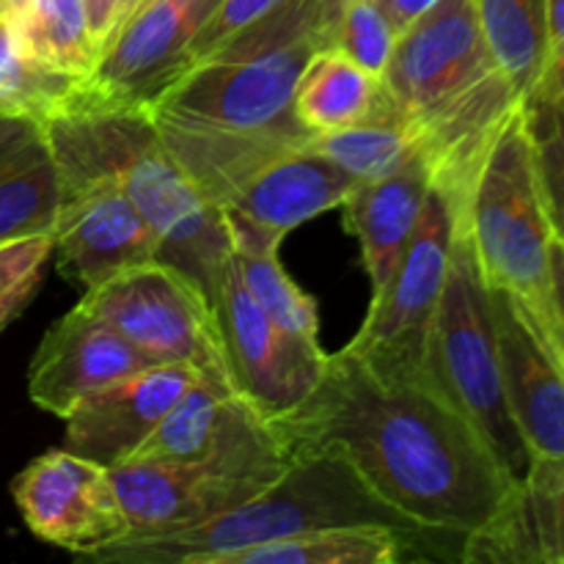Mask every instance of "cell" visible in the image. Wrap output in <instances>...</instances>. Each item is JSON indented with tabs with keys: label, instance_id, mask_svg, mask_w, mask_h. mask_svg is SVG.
<instances>
[{
	"label": "cell",
	"instance_id": "cell-1",
	"mask_svg": "<svg viewBox=\"0 0 564 564\" xmlns=\"http://www.w3.org/2000/svg\"><path fill=\"white\" fill-rule=\"evenodd\" d=\"M275 433L292 455H330L413 532L471 538L512 501L518 479L427 375L383 372L341 347Z\"/></svg>",
	"mask_w": 564,
	"mask_h": 564
},
{
	"label": "cell",
	"instance_id": "cell-2",
	"mask_svg": "<svg viewBox=\"0 0 564 564\" xmlns=\"http://www.w3.org/2000/svg\"><path fill=\"white\" fill-rule=\"evenodd\" d=\"M42 127L53 158L80 160L119 180L160 237V262L196 281L213 303L231 259L229 229L169 152L147 105L97 102L75 91Z\"/></svg>",
	"mask_w": 564,
	"mask_h": 564
},
{
	"label": "cell",
	"instance_id": "cell-3",
	"mask_svg": "<svg viewBox=\"0 0 564 564\" xmlns=\"http://www.w3.org/2000/svg\"><path fill=\"white\" fill-rule=\"evenodd\" d=\"M345 0H284L204 58L152 102V119L226 132H306L292 113L303 66L330 44Z\"/></svg>",
	"mask_w": 564,
	"mask_h": 564
},
{
	"label": "cell",
	"instance_id": "cell-4",
	"mask_svg": "<svg viewBox=\"0 0 564 564\" xmlns=\"http://www.w3.org/2000/svg\"><path fill=\"white\" fill-rule=\"evenodd\" d=\"M356 523H383L413 534L402 518L369 494L350 466L330 455H295L273 485L235 510L176 532L124 534L86 560L110 564H229L231 556L273 540Z\"/></svg>",
	"mask_w": 564,
	"mask_h": 564
},
{
	"label": "cell",
	"instance_id": "cell-5",
	"mask_svg": "<svg viewBox=\"0 0 564 564\" xmlns=\"http://www.w3.org/2000/svg\"><path fill=\"white\" fill-rule=\"evenodd\" d=\"M468 240L490 290H505L532 314L551 345V224L521 108L496 132L466 209ZM554 347V345H551Z\"/></svg>",
	"mask_w": 564,
	"mask_h": 564
},
{
	"label": "cell",
	"instance_id": "cell-6",
	"mask_svg": "<svg viewBox=\"0 0 564 564\" xmlns=\"http://www.w3.org/2000/svg\"><path fill=\"white\" fill-rule=\"evenodd\" d=\"M422 372L485 435L507 471L523 482L532 455L507 408L490 290L479 273L463 215L452 242L444 295L424 347Z\"/></svg>",
	"mask_w": 564,
	"mask_h": 564
},
{
	"label": "cell",
	"instance_id": "cell-7",
	"mask_svg": "<svg viewBox=\"0 0 564 564\" xmlns=\"http://www.w3.org/2000/svg\"><path fill=\"white\" fill-rule=\"evenodd\" d=\"M80 306L119 330L154 364H185L231 383L209 297L169 262H143L83 292Z\"/></svg>",
	"mask_w": 564,
	"mask_h": 564
},
{
	"label": "cell",
	"instance_id": "cell-8",
	"mask_svg": "<svg viewBox=\"0 0 564 564\" xmlns=\"http://www.w3.org/2000/svg\"><path fill=\"white\" fill-rule=\"evenodd\" d=\"M460 213L449 196L430 185L422 218L391 279L369 301L358 334L347 352L383 372H422L433 317L444 295Z\"/></svg>",
	"mask_w": 564,
	"mask_h": 564
},
{
	"label": "cell",
	"instance_id": "cell-9",
	"mask_svg": "<svg viewBox=\"0 0 564 564\" xmlns=\"http://www.w3.org/2000/svg\"><path fill=\"white\" fill-rule=\"evenodd\" d=\"M61 204L53 220V257L83 292L124 270L160 259V237L119 180L97 165L55 158Z\"/></svg>",
	"mask_w": 564,
	"mask_h": 564
},
{
	"label": "cell",
	"instance_id": "cell-10",
	"mask_svg": "<svg viewBox=\"0 0 564 564\" xmlns=\"http://www.w3.org/2000/svg\"><path fill=\"white\" fill-rule=\"evenodd\" d=\"M496 75L471 0H438L400 33L380 83L416 130Z\"/></svg>",
	"mask_w": 564,
	"mask_h": 564
},
{
	"label": "cell",
	"instance_id": "cell-11",
	"mask_svg": "<svg viewBox=\"0 0 564 564\" xmlns=\"http://www.w3.org/2000/svg\"><path fill=\"white\" fill-rule=\"evenodd\" d=\"M213 312L231 383L264 419L273 422L284 416L312 394L325 372L328 352L319 347V339H303L279 328L248 295L235 259L226 264Z\"/></svg>",
	"mask_w": 564,
	"mask_h": 564
},
{
	"label": "cell",
	"instance_id": "cell-12",
	"mask_svg": "<svg viewBox=\"0 0 564 564\" xmlns=\"http://www.w3.org/2000/svg\"><path fill=\"white\" fill-rule=\"evenodd\" d=\"M292 460H127L110 468L130 532L158 534L198 527L273 485Z\"/></svg>",
	"mask_w": 564,
	"mask_h": 564
},
{
	"label": "cell",
	"instance_id": "cell-13",
	"mask_svg": "<svg viewBox=\"0 0 564 564\" xmlns=\"http://www.w3.org/2000/svg\"><path fill=\"white\" fill-rule=\"evenodd\" d=\"M25 527L39 540L86 560L130 532L110 468L72 449H50L11 482Z\"/></svg>",
	"mask_w": 564,
	"mask_h": 564
},
{
	"label": "cell",
	"instance_id": "cell-14",
	"mask_svg": "<svg viewBox=\"0 0 564 564\" xmlns=\"http://www.w3.org/2000/svg\"><path fill=\"white\" fill-rule=\"evenodd\" d=\"M218 0H147L105 36L77 94L97 102L149 105L191 61Z\"/></svg>",
	"mask_w": 564,
	"mask_h": 564
},
{
	"label": "cell",
	"instance_id": "cell-15",
	"mask_svg": "<svg viewBox=\"0 0 564 564\" xmlns=\"http://www.w3.org/2000/svg\"><path fill=\"white\" fill-rule=\"evenodd\" d=\"M132 460H295L273 422L264 419L235 383L198 378L165 413Z\"/></svg>",
	"mask_w": 564,
	"mask_h": 564
},
{
	"label": "cell",
	"instance_id": "cell-16",
	"mask_svg": "<svg viewBox=\"0 0 564 564\" xmlns=\"http://www.w3.org/2000/svg\"><path fill=\"white\" fill-rule=\"evenodd\" d=\"M490 290V286H488ZM501 383L532 460L564 457V364L532 314L505 290H490Z\"/></svg>",
	"mask_w": 564,
	"mask_h": 564
},
{
	"label": "cell",
	"instance_id": "cell-17",
	"mask_svg": "<svg viewBox=\"0 0 564 564\" xmlns=\"http://www.w3.org/2000/svg\"><path fill=\"white\" fill-rule=\"evenodd\" d=\"M356 187V176L314 152L306 141L253 171L220 204V215L229 237L251 235L281 246L292 229L341 207Z\"/></svg>",
	"mask_w": 564,
	"mask_h": 564
},
{
	"label": "cell",
	"instance_id": "cell-18",
	"mask_svg": "<svg viewBox=\"0 0 564 564\" xmlns=\"http://www.w3.org/2000/svg\"><path fill=\"white\" fill-rule=\"evenodd\" d=\"M149 367L158 364L77 303L39 341L28 369V397L42 411L66 419L88 394Z\"/></svg>",
	"mask_w": 564,
	"mask_h": 564
},
{
	"label": "cell",
	"instance_id": "cell-19",
	"mask_svg": "<svg viewBox=\"0 0 564 564\" xmlns=\"http://www.w3.org/2000/svg\"><path fill=\"white\" fill-rule=\"evenodd\" d=\"M198 378L185 364H158L94 391L64 419V446L108 468L132 460Z\"/></svg>",
	"mask_w": 564,
	"mask_h": 564
},
{
	"label": "cell",
	"instance_id": "cell-20",
	"mask_svg": "<svg viewBox=\"0 0 564 564\" xmlns=\"http://www.w3.org/2000/svg\"><path fill=\"white\" fill-rule=\"evenodd\" d=\"M430 185L433 180L427 163L419 158L394 174L358 182L350 198L341 204L347 226L361 246V262L372 284V295L400 264L422 218Z\"/></svg>",
	"mask_w": 564,
	"mask_h": 564
},
{
	"label": "cell",
	"instance_id": "cell-21",
	"mask_svg": "<svg viewBox=\"0 0 564 564\" xmlns=\"http://www.w3.org/2000/svg\"><path fill=\"white\" fill-rule=\"evenodd\" d=\"M61 180L39 121L0 113V242L53 231Z\"/></svg>",
	"mask_w": 564,
	"mask_h": 564
},
{
	"label": "cell",
	"instance_id": "cell-22",
	"mask_svg": "<svg viewBox=\"0 0 564 564\" xmlns=\"http://www.w3.org/2000/svg\"><path fill=\"white\" fill-rule=\"evenodd\" d=\"M383 83L352 64L339 50H319L301 72L292 113L306 132L339 130L367 119L383 102Z\"/></svg>",
	"mask_w": 564,
	"mask_h": 564
},
{
	"label": "cell",
	"instance_id": "cell-23",
	"mask_svg": "<svg viewBox=\"0 0 564 564\" xmlns=\"http://www.w3.org/2000/svg\"><path fill=\"white\" fill-rule=\"evenodd\" d=\"M308 147L356 176L358 182L389 176L402 165L422 158L416 130L391 102L389 94H383V102L367 119L339 127V130L308 135Z\"/></svg>",
	"mask_w": 564,
	"mask_h": 564
},
{
	"label": "cell",
	"instance_id": "cell-24",
	"mask_svg": "<svg viewBox=\"0 0 564 564\" xmlns=\"http://www.w3.org/2000/svg\"><path fill=\"white\" fill-rule=\"evenodd\" d=\"M411 534L383 523L328 527L257 545L229 564H397Z\"/></svg>",
	"mask_w": 564,
	"mask_h": 564
},
{
	"label": "cell",
	"instance_id": "cell-25",
	"mask_svg": "<svg viewBox=\"0 0 564 564\" xmlns=\"http://www.w3.org/2000/svg\"><path fill=\"white\" fill-rule=\"evenodd\" d=\"M496 69L523 99L538 91L545 66V0H471Z\"/></svg>",
	"mask_w": 564,
	"mask_h": 564
},
{
	"label": "cell",
	"instance_id": "cell-26",
	"mask_svg": "<svg viewBox=\"0 0 564 564\" xmlns=\"http://www.w3.org/2000/svg\"><path fill=\"white\" fill-rule=\"evenodd\" d=\"M11 20L33 58L50 69L83 80L97 64L99 39L86 0H25Z\"/></svg>",
	"mask_w": 564,
	"mask_h": 564
},
{
	"label": "cell",
	"instance_id": "cell-27",
	"mask_svg": "<svg viewBox=\"0 0 564 564\" xmlns=\"http://www.w3.org/2000/svg\"><path fill=\"white\" fill-rule=\"evenodd\" d=\"M279 248L275 242L257 237H231L237 275L248 295L279 328L303 339H319L317 303L290 279L284 264L279 262Z\"/></svg>",
	"mask_w": 564,
	"mask_h": 564
},
{
	"label": "cell",
	"instance_id": "cell-28",
	"mask_svg": "<svg viewBox=\"0 0 564 564\" xmlns=\"http://www.w3.org/2000/svg\"><path fill=\"white\" fill-rule=\"evenodd\" d=\"M77 77L55 72L31 55L14 20H0V113L42 124L77 91Z\"/></svg>",
	"mask_w": 564,
	"mask_h": 564
},
{
	"label": "cell",
	"instance_id": "cell-29",
	"mask_svg": "<svg viewBox=\"0 0 564 564\" xmlns=\"http://www.w3.org/2000/svg\"><path fill=\"white\" fill-rule=\"evenodd\" d=\"M523 119L532 141L551 235L564 246V108L532 94L523 99Z\"/></svg>",
	"mask_w": 564,
	"mask_h": 564
},
{
	"label": "cell",
	"instance_id": "cell-30",
	"mask_svg": "<svg viewBox=\"0 0 564 564\" xmlns=\"http://www.w3.org/2000/svg\"><path fill=\"white\" fill-rule=\"evenodd\" d=\"M397 39L400 31L380 0H345L328 47L339 50L345 58L380 80L394 55Z\"/></svg>",
	"mask_w": 564,
	"mask_h": 564
},
{
	"label": "cell",
	"instance_id": "cell-31",
	"mask_svg": "<svg viewBox=\"0 0 564 564\" xmlns=\"http://www.w3.org/2000/svg\"><path fill=\"white\" fill-rule=\"evenodd\" d=\"M521 501L540 564H564V457L532 460Z\"/></svg>",
	"mask_w": 564,
	"mask_h": 564
},
{
	"label": "cell",
	"instance_id": "cell-32",
	"mask_svg": "<svg viewBox=\"0 0 564 564\" xmlns=\"http://www.w3.org/2000/svg\"><path fill=\"white\" fill-rule=\"evenodd\" d=\"M53 259V231L0 242V330L25 308L47 262Z\"/></svg>",
	"mask_w": 564,
	"mask_h": 564
},
{
	"label": "cell",
	"instance_id": "cell-33",
	"mask_svg": "<svg viewBox=\"0 0 564 564\" xmlns=\"http://www.w3.org/2000/svg\"><path fill=\"white\" fill-rule=\"evenodd\" d=\"M281 3H284V0H218L213 14H209V20L204 22L202 33H198L196 42H193L191 61H187V64L213 53V50L220 47L226 39L246 31L248 25L259 22L264 14L279 9Z\"/></svg>",
	"mask_w": 564,
	"mask_h": 564
},
{
	"label": "cell",
	"instance_id": "cell-34",
	"mask_svg": "<svg viewBox=\"0 0 564 564\" xmlns=\"http://www.w3.org/2000/svg\"><path fill=\"white\" fill-rule=\"evenodd\" d=\"M534 94L564 108V0H545V66Z\"/></svg>",
	"mask_w": 564,
	"mask_h": 564
},
{
	"label": "cell",
	"instance_id": "cell-35",
	"mask_svg": "<svg viewBox=\"0 0 564 564\" xmlns=\"http://www.w3.org/2000/svg\"><path fill=\"white\" fill-rule=\"evenodd\" d=\"M551 345L564 364V246L551 240Z\"/></svg>",
	"mask_w": 564,
	"mask_h": 564
},
{
	"label": "cell",
	"instance_id": "cell-36",
	"mask_svg": "<svg viewBox=\"0 0 564 564\" xmlns=\"http://www.w3.org/2000/svg\"><path fill=\"white\" fill-rule=\"evenodd\" d=\"M386 9V14L391 17V22L397 25V31H405L416 17H422L430 6H435L438 0H380Z\"/></svg>",
	"mask_w": 564,
	"mask_h": 564
},
{
	"label": "cell",
	"instance_id": "cell-37",
	"mask_svg": "<svg viewBox=\"0 0 564 564\" xmlns=\"http://www.w3.org/2000/svg\"><path fill=\"white\" fill-rule=\"evenodd\" d=\"M86 3H88V14H91L94 33H97L99 39V47H102V39L108 36L110 25H113L121 0H86Z\"/></svg>",
	"mask_w": 564,
	"mask_h": 564
},
{
	"label": "cell",
	"instance_id": "cell-38",
	"mask_svg": "<svg viewBox=\"0 0 564 564\" xmlns=\"http://www.w3.org/2000/svg\"><path fill=\"white\" fill-rule=\"evenodd\" d=\"M143 3H147V0H121L119 11H116V20H113V25H110V31H113V28L119 25L121 20H127V17H130L132 11H135V9H141ZM110 31H108V33H110ZM102 42H105V39H102Z\"/></svg>",
	"mask_w": 564,
	"mask_h": 564
},
{
	"label": "cell",
	"instance_id": "cell-39",
	"mask_svg": "<svg viewBox=\"0 0 564 564\" xmlns=\"http://www.w3.org/2000/svg\"><path fill=\"white\" fill-rule=\"evenodd\" d=\"M6 17H11L9 0H0V20H6Z\"/></svg>",
	"mask_w": 564,
	"mask_h": 564
},
{
	"label": "cell",
	"instance_id": "cell-40",
	"mask_svg": "<svg viewBox=\"0 0 564 564\" xmlns=\"http://www.w3.org/2000/svg\"><path fill=\"white\" fill-rule=\"evenodd\" d=\"M22 6H25V0H9V9H11V14H17V11H20Z\"/></svg>",
	"mask_w": 564,
	"mask_h": 564
}]
</instances>
